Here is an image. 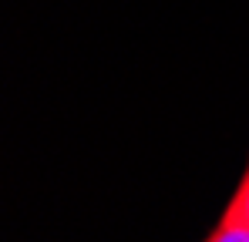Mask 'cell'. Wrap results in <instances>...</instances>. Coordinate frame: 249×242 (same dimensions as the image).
<instances>
[{
    "instance_id": "obj_2",
    "label": "cell",
    "mask_w": 249,
    "mask_h": 242,
    "mask_svg": "<svg viewBox=\"0 0 249 242\" xmlns=\"http://www.w3.org/2000/svg\"><path fill=\"white\" fill-rule=\"evenodd\" d=\"M206 242H249V225H232V222H219Z\"/></svg>"
},
{
    "instance_id": "obj_1",
    "label": "cell",
    "mask_w": 249,
    "mask_h": 242,
    "mask_svg": "<svg viewBox=\"0 0 249 242\" xmlns=\"http://www.w3.org/2000/svg\"><path fill=\"white\" fill-rule=\"evenodd\" d=\"M219 222L249 225V165H246V175H243V182H239L236 195L229 199V205H226V212H222V219H219Z\"/></svg>"
}]
</instances>
